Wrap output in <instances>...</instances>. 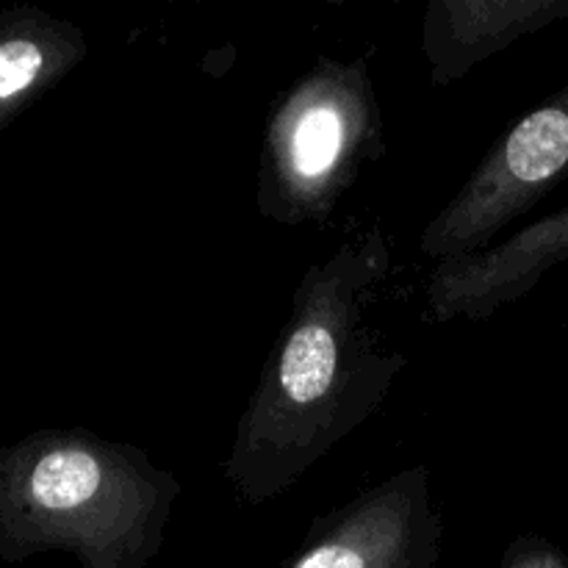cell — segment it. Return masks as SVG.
Segmentation results:
<instances>
[{"label": "cell", "instance_id": "7a4b0ae2", "mask_svg": "<svg viewBox=\"0 0 568 568\" xmlns=\"http://www.w3.org/2000/svg\"><path fill=\"white\" fill-rule=\"evenodd\" d=\"M3 508L14 552L64 549L81 568H148L181 483L131 444L53 433L11 458Z\"/></svg>", "mask_w": 568, "mask_h": 568}, {"label": "cell", "instance_id": "52a82bcc", "mask_svg": "<svg viewBox=\"0 0 568 568\" xmlns=\"http://www.w3.org/2000/svg\"><path fill=\"white\" fill-rule=\"evenodd\" d=\"M555 22H568V0H433L422 20L430 83L449 87L499 50Z\"/></svg>", "mask_w": 568, "mask_h": 568}, {"label": "cell", "instance_id": "277c9868", "mask_svg": "<svg viewBox=\"0 0 568 568\" xmlns=\"http://www.w3.org/2000/svg\"><path fill=\"white\" fill-rule=\"evenodd\" d=\"M568 178V83L521 116L477 164L469 181L427 222L419 250L427 258H469L536 209Z\"/></svg>", "mask_w": 568, "mask_h": 568}, {"label": "cell", "instance_id": "ba28073f", "mask_svg": "<svg viewBox=\"0 0 568 568\" xmlns=\"http://www.w3.org/2000/svg\"><path fill=\"white\" fill-rule=\"evenodd\" d=\"M87 55V39L67 20L17 11L0 22V122Z\"/></svg>", "mask_w": 568, "mask_h": 568}, {"label": "cell", "instance_id": "5b68a950", "mask_svg": "<svg viewBox=\"0 0 568 568\" xmlns=\"http://www.w3.org/2000/svg\"><path fill=\"white\" fill-rule=\"evenodd\" d=\"M442 514L433 505L425 466L361 491L320 516L303 547L281 568H438Z\"/></svg>", "mask_w": 568, "mask_h": 568}, {"label": "cell", "instance_id": "3957f363", "mask_svg": "<svg viewBox=\"0 0 568 568\" xmlns=\"http://www.w3.org/2000/svg\"><path fill=\"white\" fill-rule=\"evenodd\" d=\"M383 153V111L364 59H320L270 116L258 211L277 225L331 220L361 170Z\"/></svg>", "mask_w": 568, "mask_h": 568}, {"label": "cell", "instance_id": "8992f818", "mask_svg": "<svg viewBox=\"0 0 568 568\" xmlns=\"http://www.w3.org/2000/svg\"><path fill=\"white\" fill-rule=\"evenodd\" d=\"M564 264H568V205L530 222L486 253L438 264L427 283V311L436 322L488 320L527 297L541 277Z\"/></svg>", "mask_w": 568, "mask_h": 568}, {"label": "cell", "instance_id": "6da1fadb", "mask_svg": "<svg viewBox=\"0 0 568 568\" xmlns=\"http://www.w3.org/2000/svg\"><path fill=\"white\" fill-rule=\"evenodd\" d=\"M392 272L383 225L353 233L305 272L225 460L239 499L264 505L292 491L388 397L408 364L377 322Z\"/></svg>", "mask_w": 568, "mask_h": 568}, {"label": "cell", "instance_id": "9c48e42d", "mask_svg": "<svg viewBox=\"0 0 568 568\" xmlns=\"http://www.w3.org/2000/svg\"><path fill=\"white\" fill-rule=\"evenodd\" d=\"M499 568H568V555L541 536H519L505 549Z\"/></svg>", "mask_w": 568, "mask_h": 568}]
</instances>
